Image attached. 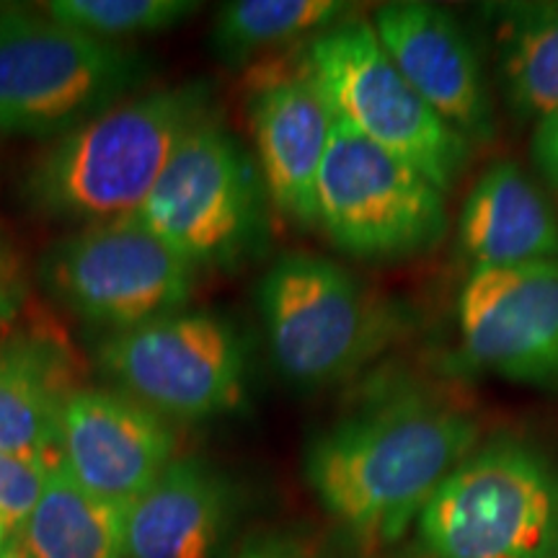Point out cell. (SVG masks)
I'll return each instance as SVG.
<instances>
[{
	"mask_svg": "<svg viewBox=\"0 0 558 558\" xmlns=\"http://www.w3.org/2000/svg\"><path fill=\"white\" fill-rule=\"evenodd\" d=\"M476 442L478 424L463 409L422 390H401L313 439L305 481L354 538L386 546L418 520Z\"/></svg>",
	"mask_w": 558,
	"mask_h": 558,
	"instance_id": "obj_1",
	"label": "cell"
},
{
	"mask_svg": "<svg viewBox=\"0 0 558 558\" xmlns=\"http://www.w3.org/2000/svg\"><path fill=\"white\" fill-rule=\"evenodd\" d=\"M205 117L199 83L132 96L54 140L26 173L24 197L45 218L83 226L137 215Z\"/></svg>",
	"mask_w": 558,
	"mask_h": 558,
	"instance_id": "obj_2",
	"label": "cell"
},
{
	"mask_svg": "<svg viewBox=\"0 0 558 558\" xmlns=\"http://www.w3.org/2000/svg\"><path fill=\"white\" fill-rule=\"evenodd\" d=\"M427 558H558V469L499 437L473 450L416 520Z\"/></svg>",
	"mask_w": 558,
	"mask_h": 558,
	"instance_id": "obj_3",
	"label": "cell"
},
{
	"mask_svg": "<svg viewBox=\"0 0 558 558\" xmlns=\"http://www.w3.org/2000/svg\"><path fill=\"white\" fill-rule=\"evenodd\" d=\"M150 78L143 54L50 16L0 11V132L50 137L128 101Z\"/></svg>",
	"mask_w": 558,
	"mask_h": 558,
	"instance_id": "obj_4",
	"label": "cell"
},
{
	"mask_svg": "<svg viewBox=\"0 0 558 558\" xmlns=\"http://www.w3.org/2000/svg\"><path fill=\"white\" fill-rule=\"evenodd\" d=\"M303 58L333 117L407 160L439 192L456 184L471 143L411 88L369 21H337L305 45Z\"/></svg>",
	"mask_w": 558,
	"mask_h": 558,
	"instance_id": "obj_5",
	"label": "cell"
},
{
	"mask_svg": "<svg viewBox=\"0 0 558 558\" xmlns=\"http://www.w3.org/2000/svg\"><path fill=\"white\" fill-rule=\"evenodd\" d=\"M259 308L271 360L295 388L337 386L378 352L383 316L341 264L290 251L267 269Z\"/></svg>",
	"mask_w": 558,
	"mask_h": 558,
	"instance_id": "obj_6",
	"label": "cell"
},
{
	"mask_svg": "<svg viewBox=\"0 0 558 558\" xmlns=\"http://www.w3.org/2000/svg\"><path fill=\"white\" fill-rule=\"evenodd\" d=\"M445 192L407 160L333 117L316 181V226L365 259L427 251L448 230Z\"/></svg>",
	"mask_w": 558,
	"mask_h": 558,
	"instance_id": "obj_7",
	"label": "cell"
},
{
	"mask_svg": "<svg viewBox=\"0 0 558 558\" xmlns=\"http://www.w3.org/2000/svg\"><path fill=\"white\" fill-rule=\"evenodd\" d=\"M39 275L73 316L111 331L181 311L197 282V267L137 215L75 230L47 251Z\"/></svg>",
	"mask_w": 558,
	"mask_h": 558,
	"instance_id": "obj_8",
	"label": "cell"
},
{
	"mask_svg": "<svg viewBox=\"0 0 558 558\" xmlns=\"http://www.w3.org/2000/svg\"><path fill=\"white\" fill-rule=\"evenodd\" d=\"M122 393L169 418H207L239 409L246 386L243 341L226 318L177 311L109 331L96 349Z\"/></svg>",
	"mask_w": 558,
	"mask_h": 558,
	"instance_id": "obj_9",
	"label": "cell"
},
{
	"mask_svg": "<svg viewBox=\"0 0 558 558\" xmlns=\"http://www.w3.org/2000/svg\"><path fill=\"white\" fill-rule=\"evenodd\" d=\"M137 218L194 267H226L259 230V177L233 135L205 117L173 153Z\"/></svg>",
	"mask_w": 558,
	"mask_h": 558,
	"instance_id": "obj_10",
	"label": "cell"
},
{
	"mask_svg": "<svg viewBox=\"0 0 558 558\" xmlns=\"http://www.w3.org/2000/svg\"><path fill=\"white\" fill-rule=\"evenodd\" d=\"M458 324L473 367L558 388V262L476 269L460 292Z\"/></svg>",
	"mask_w": 558,
	"mask_h": 558,
	"instance_id": "obj_11",
	"label": "cell"
},
{
	"mask_svg": "<svg viewBox=\"0 0 558 558\" xmlns=\"http://www.w3.org/2000/svg\"><path fill=\"white\" fill-rule=\"evenodd\" d=\"M248 114L271 202L295 222L316 226V181L333 111L303 52L264 58L251 70Z\"/></svg>",
	"mask_w": 558,
	"mask_h": 558,
	"instance_id": "obj_12",
	"label": "cell"
},
{
	"mask_svg": "<svg viewBox=\"0 0 558 558\" xmlns=\"http://www.w3.org/2000/svg\"><path fill=\"white\" fill-rule=\"evenodd\" d=\"M173 450L169 422L122 390L78 388L62 409V469L117 507L143 497L169 469Z\"/></svg>",
	"mask_w": 558,
	"mask_h": 558,
	"instance_id": "obj_13",
	"label": "cell"
},
{
	"mask_svg": "<svg viewBox=\"0 0 558 558\" xmlns=\"http://www.w3.org/2000/svg\"><path fill=\"white\" fill-rule=\"evenodd\" d=\"M375 34L411 88L469 143L494 135L492 99L476 47L450 11L418 0L375 11Z\"/></svg>",
	"mask_w": 558,
	"mask_h": 558,
	"instance_id": "obj_14",
	"label": "cell"
},
{
	"mask_svg": "<svg viewBox=\"0 0 558 558\" xmlns=\"http://www.w3.org/2000/svg\"><path fill=\"white\" fill-rule=\"evenodd\" d=\"M235 492L199 458H173L124 514V558H218Z\"/></svg>",
	"mask_w": 558,
	"mask_h": 558,
	"instance_id": "obj_15",
	"label": "cell"
},
{
	"mask_svg": "<svg viewBox=\"0 0 558 558\" xmlns=\"http://www.w3.org/2000/svg\"><path fill=\"white\" fill-rule=\"evenodd\" d=\"M65 339L54 329L11 331L0 339V452L62 465L60 422L78 390Z\"/></svg>",
	"mask_w": 558,
	"mask_h": 558,
	"instance_id": "obj_16",
	"label": "cell"
},
{
	"mask_svg": "<svg viewBox=\"0 0 558 558\" xmlns=\"http://www.w3.org/2000/svg\"><path fill=\"white\" fill-rule=\"evenodd\" d=\"M460 248L476 269L558 262V213L520 166H488L460 209Z\"/></svg>",
	"mask_w": 558,
	"mask_h": 558,
	"instance_id": "obj_17",
	"label": "cell"
},
{
	"mask_svg": "<svg viewBox=\"0 0 558 558\" xmlns=\"http://www.w3.org/2000/svg\"><path fill=\"white\" fill-rule=\"evenodd\" d=\"M507 104L522 120L558 111V0L486 5Z\"/></svg>",
	"mask_w": 558,
	"mask_h": 558,
	"instance_id": "obj_18",
	"label": "cell"
},
{
	"mask_svg": "<svg viewBox=\"0 0 558 558\" xmlns=\"http://www.w3.org/2000/svg\"><path fill=\"white\" fill-rule=\"evenodd\" d=\"M124 514L58 465L16 543L29 558H124Z\"/></svg>",
	"mask_w": 558,
	"mask_h": 558,
	"instance_id": "obj_19",
	"label": "cell"
},
{
	"mask_svg": "<svg viewBox=\"0 0 558 558\" xmlns=\"http://www.w3.org/2000/svg\"><path fill=\"white\" fill-rule=\"evenodd\" d=\"M349 5L337 0H235L213 26V50L226 65H243L256 54L316 37L337 24Z\"/></svg>",
	"mask_w": 558,
	"mask_h": 558,
	"instance_id": "obj_20",
	"label": "cell"
},
{
	"mask_svg": "<svg viewBox=\"0 0 558 558\" xmlns=\"http://www.w3.org/2000/svg\"><path fill=\"white\" fill-rule=\"evenodd\" d=\"M45 9L47 16L68 29L117 41L171 29L202 5L190 0H52Z\"/></svg>",
	"mask_w": 558,
	"mask_h": 558,
	"instance_id": "obj_21",
	"label": "cell"
},
{
	"mask_svg": "<svg viewBox=\"0 0 558 558\" xmlns=\"http://www.w3.org/2000/svg\"><path fill=\"white\" fill-rule=\"evenodd\" d=\"M54 469L41 460L0 452V522L16 533L45 492Z\"/></svg>",
	"mask_w": 558,
	"mask_h": 558,
	"instance_id": "obj_22",
	"label": "cell"
},
{
	"mask_svg": "<svg viewBox=\"0 0 558 558\" xmlns=\"http://www.w3.org/2000/svg\"><path fill=\"white\" fill-rule=\"evenodd\" d=\"M226 558H320L318 550L288 530H259L243 538Z\"/></svg>",
	"mask_w": 558,
	"mask_h": 558,
	"instance_id": "obj_23",
	"label": "cell"
},
{
	"mask_svg": "<svg viewBox=\"0 0 558 558\" xmlns=\"http://www.w3.org/2000/svg\"><path fill=\"white\" fill-rule=\"evenodd\" d=\"M24 300L26 282L21 275V264L9 243L0 239V337L16 324Z\"/></svg>",
	"mask_w": 558,
	"mask_h": 558,
	"instance_id": "obj_24",
	"label": "cell"
},
{
	"mask_svg": "<svg viewBox=\"0 0 558 558\" xmlns=\"http://www.w3.org/2000/svg\"><path fill=\"white\" fill-rule=\"evenodd\" d=\"M530 150H533V160L543 179L558 190V111L538 122Z\"/></svg>",
	"mask_w": 558,
	"mask_h": 558,
	"instance_id": "obj_25",
	"label": "cell"
},
{
	"mask_svg": "<svg viewBox=\"0 0 558 558\" xmlns=\"http://www.w3.org/2000/svg\"><path fill=\"white\" fill-rule=\"evenodd\" d=\"M0 558H29V556H26L24 550H21V546H19L16 541H11L9 546L0 550Z\"/></svg>",
	"mask_w": 558,
	"mask_h": 558,
	"instance_id": "obj_26",
	"label": "cell"
},
{
	"mask_svg": "<svg viewBox=\"0 0 558 558\" xmlns=\"http://www.w3.org/2000/svg\"><path fill=\"white\" fill-rule=\"evenodd\" d=\"M9 543H11V530L0 522V550L9 546Z\"/></svg>",
	"mask_w": 558,
	"mask_h": 558,
	"instance_id": "obj_27",
	"label": "cell"
}]
</instances>
